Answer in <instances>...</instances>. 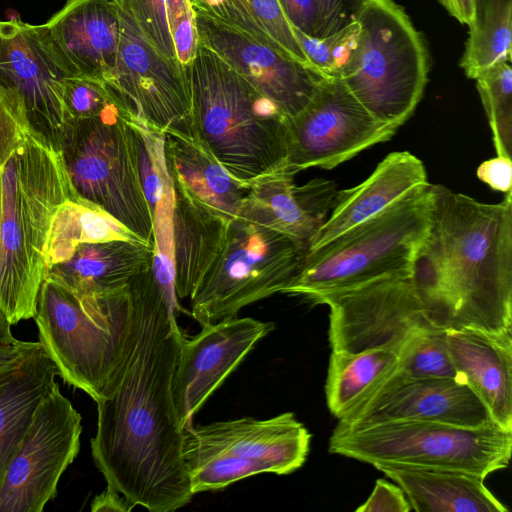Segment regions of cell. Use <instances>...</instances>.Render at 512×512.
<instances>
[{
	"instance_id": "obj_4",
	"label": "cell",
	"mask_w": 512,
	"mask_h": 512,
	"mask_svg": "<svg viewBox=\"0 0 512 512\" xmlns=\"http://www.w3.org/2000/svg\"><path fill=\"white\" fill-rule=\"evenodd\" d=\"M186 74L197 135L234 178L286 167L288 118L271 99L200 42Z\"/></svg>"
},
{
	"instance_id": "obj_7",
	"label": "cell",
	"mask_w": 512,
	"mask_h": 512,
	"mask_svg": "<svg viewBox=\"0 0 512 512\" xmlns=\"http://www.w3.org/2000/svg\"><path fill=\"white\" fill-rule=\"evenodd\" d=\"M356 21L357 44L340 79L377 121L398 129L427 83L424 40L393 0H366Z\"/></svg>"
},
{
	"instance_id": "obj_37",
	"label": "cell",
	"mask_w": 512,
	"mask_h": 512,
	"mask_svg": "<svg viewBox=\"0 0 512 512\" xmlns=\"http://www.w3.org/2000/svg\"><path fill=\"white\" fill-rule=\"evenodd\" d=\"M292 29L311 65L325 77L340 79L357 44V21L324 38L307 36Z\"/></svg>"
},
{
	"instance_id": "obj_19",
	"label": "cell",
	"mask_w": 512,
	"mask_h": 512,
	"mask_svg": "<svg viewBox=\"0 0 512 512\" xmlns=\"http://www.w3.org/2000/svg\"><path fill=\"white\" fill-rule=\"evenodd\" d=\"M311 434L292 412L268 419L242 417L184 427V460L227 453L265 465L285 475L299 469L309 453Z\"/></svg>"
},
{
	"instance_id": "obj_50",
	"label": "cell",
	"mask_w": 512,
	"mask_h": 512,
	"mask_svg": "<svg viewBox=\"0 0 512 512\" xmlns=\"http://www.w3.org/2000/svg\"><path fill=\"white\" fill-rule=\"evenodd\" d=\"M1 213H2V177L0 170V222H1Z\"/></svg>"
},
{
	"instance_id": "obj_42",
	"label": "cell",
	"mask_w": 512,
	"mask_h": 512,
	"mask_svg": "<svg viewBox=\"0 0 512 512\" xmlns=\"http://www.w3.org/2000/svg\"><path fill=\"white\" fill-rule=\"evenodd\" d=\"M357 512H410L412 507L398 486L378 479L368 499L356 509Z\"/></svg>"
},
{
	"instance_id": "obj_31",
	"label": "cell",
	"mask_w": 512,
	"mask_h": 512,
	"mask_svg": "<svg viewBox=\"0 0 512 512\" xmlns=\"http://www.w3.org/2000/svg\"><path fill=\"white\" fill-rule=\"evenodd\" d=\"M512 0H475L474 20L460 61L466 76L476 79L500 62L511 61Z\"/></svg>"
},
{
	"instance_id": "obj_12",
	"label": "cell",
	"mask_w": 512,
	"mask_h": 512,
	"mask_svg": "<svg viewBox=\"0 0 512 512\" xmlns=\"http://www.w3.org/2000/svg\"><path fill=\"white\" fill-rule=\"evenodd\" d=\"M112 1L118 10L120 37L115 68L106 84L132 114L161 134H197L186 68L159 53L129 9Z\"/></svg>"
},
{
	"instance_id": "obj_40",
	"label": "cell",
	"mask_w": 512,
	"mask_h": 512,
	"mask_svg": "<svg viewBox=\"0 0 512 512\" xmlns=\"http://www.w3.org/2000/svg\"><path fill=\"white\" fill-rule=\"evenodd\" d=\"M30 129L22 101L0 87V170Z\"/></svg>"
},
{
	"instance_id": "obj_49",
	"label": "cell",
	"mask_w": 512,
	"mask_h": 512,
	"mask_svg": "<svg viewBox=\"0 0 512 512\" xmlns=\"http://www.w3.org/2000/svg\"><path fill=\"white\" fill-rule=\"evenodd\" d=\"M10 327V323L0 312V345H10L20 341L13 336Z\"/></svg>"
},
{
	"instance_id": "obj_15",
	"label": "cell",
	"mask_w": 512,
	"mask_h": 512,
	"mask_svg": "<svg viewBox=\"0 0 512 512\" xmlns=\"http://www.w3.org/2000/svg\"><path fill=\"white\" fill-rule=\"evenodd\" d=\"M67 78L41 25L0 21V87L22 101L30 127L59 150L72 124L64 99Z\"/></svg>"
},
{
	"instance_id": "obj_27",
	"label": "cell",
	"mask_w": 512,
	"mask_h": 512,
	"mask_svg": "<svg viewBox=\"0 0 512 512\" xmlns=\"http://www.w3.org/2000/svg\"><path fill=\"white\" fill-rule=\"evenodd\" d=\"M165 158L172 182L212 212L237 218L248 185L234 178L195 135H164Z\"/></svg>"
},
{
	"instance_id": "obj_46",
	"label": "cell",
	"mask_w": 512,
	"mask_h": 512,
	"mask_svg": "<svg viewBox=\"0 0 512 512\" xmlns=\"http://www.w3.org/2000/svg\"><path fill=\"white\" fill-rule=\"evenodd\" d=\"M135 507L125 496L106 486L93 498L90 509L93 512H129Z\"/></svg>"
},
{
	"instance_id": "obj_43",
	"label": "cell",
	"mask_w": 512,
	"mask_h": 512,
	"mask_svg": "<svg viewBox=\"0 0 512 512\" xmlns=\"http://www.w3.org/2000/svg\"><path fill=\"white\" fill-rule=\"evenodd\" d=\"M177 61L186 68L195 57L199 38L193 9L187 10L174 23L171 29Z\"/></svg>"
},
{
	"instance_id": "obj_16",
	"label": "cell",
	"mask_w": 512,
	"mask_h": 512,
	"mask_svg": "<svg viewBox=\"0 0 512 512\" xmlns=\"http://www.w3.org/2000/svg\"><path fill=\"white\" fill-rule=\"evenodd\" d=\"M395 421H431L476 428L493 422L474 392L457 378H415L398 370L338 419L357 429Z\"/></svg>"
},
{
	"instance_id": "obj_34",
	"label": "cell",
	"mask_w": 512,
	"mask_h": 512,
	"mask_svg": "<svg viewBox=\"0 0 512 512\" xmlns=\"http://www.w3.org/2000/svg\"><path fill=\"white\" fill-rule=\"evenodd\" d=\"M193 495L222 490L245 478L269 473L265 465L227 453H212L185 461Z\"/></svg>"
},
{
	"instance_id": "obj_44",
	"label": "cell",
	"mask_w": 512,
	"mask_h": 512,
	"mask_svg": "<svg viewBox=\"0 0 512 512\" xmlns=\"http://www.w3.org/2000/svg\"><path fill=\"white\" fill-rule=\"evenodd\" d=\"M292 28L301 33L316 37L317 16L312 0H277Z\"/></svg>"
},
{
	"instance_id": "obj_28",
	"label": "cell",
	"mask_w": 512,
	"mask_h": 512,
	"mask_svg": "<svg viewBox=\"0 0 512 512\" xmlns=\"http://www.w3.org/2000/svg\"><path fill=\"white\" fill-rule=\"evenodd\" d=\"M405 493L417 512H506L508 509L470 473L401 466L378 468Z\"/></svg>"
},
{
	"instance_id": "obj_9",
	"label": "cell",
	"mask_w": 512,
	"mask_h": 512,
	"mask_svg": "<svg viewBox=\"0 0 512 512\" xmlns=\"http://www.w3.org/2000/svg\"><path fill=\"white\" fill-rule=\"evenodd\" d=\"M131 115L122 105L98 117L73 120L60 151L75 194L154 246L153 220L128 124Z\"/></svg>"
},
{
	"instance_id": "obj_45",
	"label": "cell",
	"mask_w": 512,
	"mask_h": 512,
	"mask_svg": "<svg viewBox=\"0 0 512 512\" xmlns=\"http://www.w3.org/2000/svg\"><path fill=\"white\" fill-rule=\"evenodd\" d=\"M477 177L493 190L512 192V158L497 156L482 162L477 168Z\"/></svg>"
},
{
	"instance_id": "obj_35",
	"label": "cell",
	"mask_w": 512,
	"mask_h": 512,
	"mask_svg": "<svg viewBox=\"0 0 512 512\" xmlns=\"http://www.w3.org/2000/svg\"><path fill=\"white\" fill-rule=\"evenodd\" d=\"M124 4L150 44L163 56L176 60L171 29L192 6L189 0H117Z\"/></svg>"
},
{
	"instance_id": "obj_29",
	"label": "cell",
	"mask_w": 512,
	"mask_h": 512,
	"mask_svg": "<svg viewBox=\"0 0 512 512\" xmlns=\"http://www.w3.org/2000/svg\"><path fill=\"white\" fill-rule=\"evenodd\" d=\"M119 239L137 238L99 206L75 195L52 217L44 247L45 268L67 261L81 244Z\"/></svg>"
},
{
	"instance_id": "obj_13",
	"label": "cell",
	"mask_w": 512,
	"mask_h": 512,
	"mask_svg": "<svg viewBox=\"0 0 512 512\" xmlns=\"http://www.w3.org/2000/svg\"><path fill=\"white\" fill-rule=\"evenodd\" d=\"M396 131L377 121L341 79L325 77L309 103L287 119L286 167L293 174L311 167L332 169Z\"/></svg>"
},
{
	"instance_id": "obj_24",
	"label": "cell",
	"mask_w": 512,
	"mask_h": 512,
	"mask_svg": "<svg viewBox=\"0 0 512 512\" xmlns=\"http://www.w3.org/2000/svg\"><path fill=\"white\" fill-rule=\"evenodd\" d=\"M154 246L138 239L84 243L64 262L48 268L44 278L77 296L102 297L124 290L153 264Z\"/></svg>"
},
{
	"instance_id": "obj_39",
	"label": "cell",
	"mask_w": 512,
	"mask_h": 512,
	"mask_svg": "<svg viewBox=\"0 0 512 512\" xmlns=\"http://www.w3.org/2000/svg\"><path fill=\"white\" fill-rule=\"evenodd\" d=\"M246 2L257 24L284 53L313 67L299 45L277 0H246Z\"/></svg>"
},
{
	"instance_id": "obj_10",
	"label": "cell",
	"mask_w": 512,
	"mask_h": 512,
	"mask_svg": "<svg viewBox=\"0 0 512 512\" xmlns=\"http://www.w3.org/2000/svg\"><path fill=\"white\" fill-rule=\"evenodd\" d=\"M306 250L288 236L236 218L223 252L190 297L200 325L236 317L252 303L282 293Z\"/></svg>"
},
{
	"instance_id": "obj_41",
	"label": "cell",
	"mask_w": 512,
	"mask_h": 512,
	"mask_svg": "<svg viewBox=\"0 0 512 512\" xmlns=\"http://www.w3.org/2000/svg\"><path fill=\"white\" fill-rule=\"evenodd\" d=\"M366 0H312L317 16L316 38L332 35L353 22Z\"/></svg>"
},
{
	"instance_id": "obj_36",
	"label": "cell",
	"mask_w": 512,
	"mask_h": 512,
	"mask_svg": "<svg viewBox=\"0 0 512 512\" xmlns=\"http://www.w3.org/2000/svg\"><path fill=\"white\" fill-rule=\"evenodd\" d=\"M447 330L427 332L413 339L399 354L397 370L415 378H456L447 348Z\"/></svg>"
},
{
	"instance_id": "obj_8",
	"label": "cell",
	"mask_w": 512,
	"mask_h": 512,
	"mask_svg": "<svg viewBox=\"0 0 512 512\" xmlns=\"http://www.w3.org/2000/svg\"><path fill=\"white\" fill-rule=\"evenodd\" d=\"M328 450L377 469H446L485 479L508 466L512 431L494 422L476 428L431 421H395L357 429L336 426Z\"/></svg>"
},
{
	"instance_id": "obj_11",
	"label": "cell",
	"mask_w": 512,
	"mask_h": 512,
	"mask_svg": "<svg viewBox=\"0 0 512 512\" xmlns=\"http://www.w3.org/2000/svg\"><path fill=\"white\" fill-rule=\"evenodd\" d=\"M332 351L357 353L384 349L398 356L416 337L451 329L421 295L411 275L381 278L326 296Z\"/></svg>"
},
{
	"instance_id": "obj_21",
	"label": "cell",
	"mask_w": 512,
	"mask_h": 512,
	"mask_svg": "<svg viewBox=\"0 0 512 512\" xmlns=\"http://www.w3.org/2000/svg\"><path fill=\"white\" fill-rule=\"evenodd\" d=\"M45 36L70 77L108 82L117 59L120 20L112 0H67Z\"/></svg>"
},
{
	"instance_id": "obj_3",
	"label": "cell",
	"mask_w": 512,
	"mask_h": 512,
	"mask_svg": "<svg viewBox=\"0 0 512 512\" xmlns=\"http://www.w3.org/2000/svg\"><path fill=\"white\" fill-rule=\"evenodd\" d=\"M1 177L0 312L15 325L36 313L52 217L76 194L61 151L32 128L6 161Z\"/></svg>"
},
{
	"instance_id": "obj_32",
	"label": "cell",
	"mask_w": 512,
	"mask_h": 512,
	"mask_svg": "<svg viewBox=\"0 0 512 512\" xmlns=\"http://www.w3.org/2000/svg\"><path fill=\"white\" fill-rule=\"evenodd\" d=\"M138 175L151 216L164 197L173 192L164 147V135L135 115L128 120Z\"/></svg>"
},
{
	"instance_id": "obj_30",
	"label": "cell",
	"mask_w": 512,
	"mask_h": 512,
	"mask_svg": "<svg viewBox=\"0 0 512 512\" xmlns=\"http://www.w3.org/2000/svg\"><path fill=\"white\" fill-rule=\"evenodd\" d=\"M398 362L396 353L384 349L332 351L325 384L331 414L339 419L396 371Z\"/></svg>"
},
{
	"instance_id": "obj_6",
	"label": "cell",
	"mask_w": 512,
	"mask_h": 512,
	"mask_svg": "<svg viewBox=\"0 0 512 512\" xmlns=\"http://www.w3.org/2000/svg\"><path fill=\"white\" fill-rule=\"evenodd\" d=\"M128 286L108 296L82 297L44 278L38 294L33 318L39 343L58 376L95 402L102 398L128 343Z\"/></svg>"
},
{
	"instance_id": "obj_23",
	"label": "cell",
	"mask_w": 512,
	"mask_h": 512,
	"mask_svg": "<svg viewBox=\"0 0 512 512\" xmlns=\"http://www.w3.org/2000/svg\"><path fill=\"white\" fill-rule=\"evenodd\" d=\"M423 162L408 151L388 154L359 185L338 190L334 206L308 250L319 248L427 184Z\"/></svg>"
},
{
	"instance_id": "obj_33",
	"label": "cell",
	"mask_w": 512,
	"mask_h": 512,
	"mask_svg": "<svg viewBox=\"0 0 512 512\" xmlns=\"http://www.w3.org/2000/svg\"><path fill=\"white\" fill-rule=\"evenodd\" d=\"M497 156L512 155V68L500 62L476 79Z\"/></svg>"
},
{
	"instance_id": "obj_14",
	"label": "cell",
	"mask_w": 512,
	"mask_h": 512,
	"mask_svg": "<svg viewBox=\"0 0 512 512\" xmlns=\"http://www.w3.org/2000/svg\"><path fill=\"white\" fill-rule=\"evenodd\" d=\"M82 417L59 385L39 404L0 486V512H41L80 450Z\"/></svg>"
},
{
	"instance_id": "obj_47",
	"label": "cell",
	"mask_w": 512,
	"mask_h": 512,
	"mask_svg": "<svg viewBox=\"0 0 512 512\" xmlns=\"http://www.w3.org/2000/svg\"><path fill=\"white\" fill-rule=\"evenodd\" d=\"M439 2L460 23L470 26L473 22L475 0H439Z\"/></svg>"
},
{
	"instance_id": "obj_22",
	"label": "cell",
	"mask_w": 512,
	"mask_h": 512,
	"mask_svg": "<svg viewBox=\"0 0 512 512\" xmlns=\"http://www.w3.org/2000/svg\"><path fill=\"white\" fill-rule=\"evenodd\" d=\"M446 342L456 378L481 400L494 423L512 431V329H448Z\"/></svg>"
},
{
	"instance_id": "obj_48",
	"label": "cell",
	"mask_w": 512,
	"mask_h": 512,
	"mask_svg": "<svg viewBox=\"0 0 512 512\" xmlns=\"http://www.w3.org/2000/svg\"><path fill=\"white\" fill-rule=\"evenodd\" d=\"M39 342L19 341L15 344L0 345V370L22 358L34 349Z\"/></svg>"
},
{
	"instance_id": "obj_2",
	"label": "cell",
	"mask_w": 512,
	"mask_h": 512,
	"mask_svg": "<svg viewBox=\"0 0 512 512\" xmlns=\"http://www.w3.org/2000/svg\"><path fill=\"white\" fill-rule=\"evenodd\" d=\"M411 278L451 329H512V192L487 204L431 184Z\"/></svg>"
},
{
	"instance_id": "obj_25",
	"label": "cell",
	"mask_w": 512,
	"mask_h": 512,
	"mask_svg": "<svg viewBox=\"0 0 512 512\" xmlns=\"http://www.w3.org/2000/svg\"><path fill=\"white\" fill-rule=\"evenodd\" d=\"M172 260L174 293L190 298L226 245L231 220L173 183Z\"/></svg>"
},
{
	"instance_id": "obj_26",
	"label": "cell",
	"mask_w": 512,
	"mask_h": 512,
	"mask_svg": "<svg viewBox=\"0 0 512 512\" xmlns=\"http://www.w3.org/2000/svg\"><path fill=\"white\" fill-rule=\"evenodd\" d=\"M57 375L40 343L0 370V486L39 404L58 386Z\"/></svg>"
},
{
	"instance_id": "obj_17",
	"label": "cell",
	"mask_w": 512,
	"mask_h": 512,
	"mask_svg": "<svg viewBox=\"0 0 512 512\" xmlns=\"http://www.w3.org/2000/svg\"><path fill=\"white\" fill-rule=\"evenodd\" d=\"M193 11L199 42L271 99L287 118L309 103L325 78L322 73L232 25Z\"/></svg>"
},
{
	"instance_id": "obj_38",
	"label": "cell",
	"mask_w": 512,
	"mask_h": 512,
	"mask_svg": "<svg viewBox=\"0 0 512 512\" xmlns=\"http://www.w3.org/2000/svg\"><path fill=\"white\" fill-rule=\"evenodd\" d=\"M64 99L72 121L98 117L117 106H126L105 82L81 77L66 79Z\"/></svg>"
},
{
	"instance_id": "obj_5",
	"label": "cell",
	"mask_w": 512,
	"mask_h": 512,
	"mask_svg": "<svg viewBox=\"0 0 512 512\" xmlns=\"http://www.w3.org/2000/svg\"><path fill=\"white\" fill-rule=\"evenodd\" d=\"M431 184L415 187L380 213L308 250L282 293L319 304L372 281L411 275L428 225Z\"/></svg>"
},
{
	"instance_id": "obj_1",
	"label": "cell",
	"mask_w": 512,
	"mask_h": 512,
	"mask_svg": "<svg viewBox=\"0 0 512 512\" xmlns=\"http://www.w3.org/2000/svg\"><path fill=\"white\" fill-rule=\"evenodd\" d=\"M128 289V343L96 402L91 454L107 486L135 506L173 512L193 497L183 455L184 426L171 392L185 334L152 266L135 276Z\"/></svg>"
},
{
	"instance_id": "obj_20",
	"label": "cell",
	"mask_w": 512,
	"mask_h": 512,
	"mask_svg": "<svg viewBox=\"0 0 512 512\" xmlns=\"http://www.w3.org/2000/svg\"><path fill=\"white\" fill-rule=\"evenodd\" d=\"M286 167L250 181L237 218L282 233L308 251L336 200V184L312 179L302 186L294 183Z\"/></svg>"
},
{
	"instance_id": "obj_18",
	"label": "cell",
	"mask_w": 512,
	"mask_h": 512,
	"mask_svg": "<svg viewBox=\"0 0 512 512\" xmlns=\"http://www.w3.org/2000/svg\"><path fill=\"white\" fill-rule=\"evenodd\" d=\"M273 329L271 322L236 316L203 325L194 337L182 338L171 392L184 427L192 423L193 416L255 344Z\"/></svg>"
}]
</instances>
